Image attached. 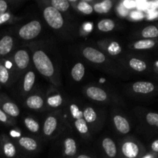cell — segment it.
<instances>
[{"label": "cell", "instance_id": "1", "mask_svg": "<svg viewBox=\"0 0 158 158\" xmlns=\"http://www.w3.org/2000/svg\"><path fill=\"white\" fill-rule=\"evenodd\" d=\"M32 62L38 72L45 77L50 78L55 73L52 60L44 51H35L32 55Z\"/></svg>", "mask_w": 158, "mask_h": 158}, {"label": "cell", "instance_id": "2", "mask_svg": "<svg viewBox=\"0 0 158 158\" xmlns=\"http://www.w3.org/2000/svg\"><path fill=\"white\" fill-rule=\"evenodd\" d=\"M120 151L123 158H140L145 154L143 146L138 142L131 140L122 143Z\"/></svg>", "mask_w": 158, "mask_h": 158}, {"label": "cell", "instance_id": "3", "mask_svg": "<svg viewBox=\"0 0 158 158\" xmlns=\"http://www.w3.org/2000/svg\"><path fill=\"white\" fill-rule=\"evenodd\" d=\"M43 17L45 21L53 29H61L64 24V19L61 12L54 9L52 6H47L43 10Z\"/></svg>", "mask_w": 158, "mask_h": 158}, {"label": "cell", "instance_id": "4", "mask_svg": "<svg viewBox=\"0 0 158 158\" xmlns=\"http://www.w3.org/2000/svg\"><path fill=\"white\" fill-rule=\"evenodd\" d=\"M42 31V25L38 20H32L22 26L19 35L24 40H30L38 36Z\"/></svg>", "mask_w": 158, "mask_h": 158}, {"label": "cell", "instance_id": "5", "mask_svg": "<svg viewBox=\"0 0 158 158\" xmlns=\"http://www.w3.org/2000/svg\"><path fill=\"white\" fill-rule=\"evenodd\" d=\"M157 89V85L148 81H138L132 85V90L140 95H149L154 94Z\"/></svg>", "mask_w": 158, "mask_h": 158}, {"label": "cell", "instance_id": "6", "mask_svg": "<svg viewBox=\"0 0 158 158\" xmlns=\"http://www.w3.org/2000/svg\"><path fill=\"white\" fill-rule=\"evenodd\" d=\"M83 55L89 61L94 63H103L106 61V56L95 48L85 47L82 51Z\"/></svg>", "mask_w": 158, "mask_h": 158}, {"label": "cell", "instance_id": "7", "mask_svg": "<svg viewBox=\"0 0 158 158\" xmlns=\"http://www.w3.org/2000/svg\"><path fill=\"white\" fill-rule=\"evenodd\" d=\"M86 95L90 100L97 102H104L108 99V95L106 91L95 86H91L86 88Z\"/></svg>", "mask_w": 158, "mask_h": 158}, {"label": "cell", "instance_id": "8", "mask_svg": "<svg viewBox=\"0 0 158 158\" xmlns=\"http://www.w3.org/2000/svg\"><path fill=\"white\" fill-rule=\"evenodd\" d=\"M14 63L18 69L23 70L28 67L30 62L29 52L24 49H19L14 54Z\"/></svg>", "mask_w": 158, "mask_h": 158}, {"label": "cell", "instance_id": "9", "mask_svg": "<svg viewBox=\"0 0 158 158\" xmlns=\"http://www.w3.org/2000/svg\"><path fill=\"white\" fill-rule=\"evenodd\" d=\"M113 120H114V123L116 129L120 134H127L131 131V125H130L129 121L124 117L119 115V114H116L114 115Z\"/></svg>", "mask_w": 158, "mask_h": 158}, {"label": "cell", "instance_id": "10", "mask_svg": "<svg viewBox=\"0 0 158 158\" xmlns=\"http://www.w3.org/2000/svg\"><path fill=\"white\" fill-rule=\"evenodd\" d=\"M77 153V142L72 137H66L63 142V155L66 158H73Z\"/></svg>", "mask_w": 158, "mask_h": 158}, {"label": "cell", "instance_id": "11", "mask_svg": "<svg viewBox=\"0 0 158 158\" xmlns=\"http://www.w3.org/2000/svg\"><path fill=\"white\" fill-rule=\"evenodd\" d=\"M57 126H58V120L55 116H49L46 117L44 123H43V134L46 137H50L56 130Z\"/></svg>", "mask_w": 158, "mask_h": 158}, {"label": "cell", "instance_id": "12", "mask_svg": "<svg viewBox=\"0 0 158 158\" xmlns=\"http://www.w3.org/2000/svg\"><path fill=\"white\" fill-rule=\"evenodd\" d=\"M102 148L105 154L109 158H115L117 155V148L114 140L110 137H106L102 140Z\"/></svg>", "mask_w": 158, "mask_h": 158}, {"label": "cell", "instance_id": "13", "mask_svg": "<svg viewBox=\"0 0 158 158\" xmlns=\"http://www.w3.org/2000/svg\"><path fill=\"white\" fill-rule=\"evenodd\" d=\"M158 44V40H137L133 43V49L136 50H147L155 47Z\"/></svg>", "mask_w": 158, "mask_h": 158}, {"label": "cell", "instance_id": "14", "mask_svg": "<svg viewBox=\"0 0 158 158\" xmlns=\"http://www.w3.org/2000/svg\"><path fill=\"white\" fill-rule=\"evenodd\" d=\"M13 39L10 35H4L0 40V56H4L12 51L13 47Z\"/></svg>", "mask_w": 158, "mask_h": 158}, {"label": "cell", "instance_id": "15", "mask_svg": "<svg viewBox=\"0 0 158 158\" xmlns=\"http://www.w3.org/2000/svg\"><path fill=\"white\" fill-rule=\"evenodd\" d=\"M1 108L3 112L7 116L12 117H19L20 114L19 108L18 107L15 103H12L11 101H5L1 104Z\"/></svg>", "mask_w": 158, "mask_h": 158}, {"label": "cell", "instance_id": "16", "mask_svg": "<svg viewBox=\"0 0 158 158\" xmlns=\"http://www.w3.org/2000/svg\"><path fill=\"white\" fill-rule=\"evenodd\" d=\"M18 142L22 148H23L26 151H29V152L36 151L37 148H38V143H37L36 140L31 138V137H21L19 139Z\"/></svg>", "mask_w": 158, "mask_h": 158}, {"label": "cell", "instance_id": "17", "mask_svg": "<svg viewBox=\"0 0 158 158\" xmlns=\"http://www.w3.org/2000/svg\"><path fill=\"white\" fill-rule=\"evenodd\" d=\"M140 35L144 40H158V27L155 25H149L143 28Z\"/></svg>", "mask_w": 158, "mask_h": 158}, {"label": "cell", "instance_id": "18", "mask_svg": "<svg viewBox=\"0 0 158 158\" xmlns=\"http://www.w3.org/2000/svg\"><path fill=\"white\" fill-rule=\"evenodd\" d=\"M26 106L32 110H40L44 105L43 97L39 95H32L28 97L26 100Z\"/></svg>", "mask_w": 158, "mask_h": 158}, {"label": "cell", "instance_id": "19", "mask_svg": "<svg viewBox=\"0 0 158 158\" xmlns=\"http://www.w3.org/2000/svg\"><path fill=\"white\" fill-rule=\"evenodd\" d=\"M46 103L49 106L52 108H57L63 103V97L56 91L49 93L46 98Z\"/></svg>", "mask_w": 158, "mask_h": 158}, {"label": "cell", "instance_id": "20", "mask_svg": "<svg viewBox=\"0 0 158 158\" xmlns=\"http://www.w3.org/2000/svg\"><path fill=\"white\" fill-rule=\"evenodd\" d=\"M35 82V74L33 71H28L25 75L23 83V89L25 93L30 92Z\"/></svg>", "mask_w": 158, "mask_h": 158}, {"label": "cell", "instance_id": "21", "mask_svg": "<svg viewBox=\"0 0 158 158\" xmlns=\"http://www.w3.org/2000/svg\"><path fill=\"white\" fill-rule=\"evenodd\" d=\"M129 66L133 70L137 73L145 72L148 69V65L144 60L138 58H131L129 60Z\"/></svg>", "mask_w": 158, "mask_h": 158}, {"label": "cell", "instance_id": "22", "mask_svg": "<svg viewBox=\"0 0 158 158\" xmlns=\"http://www.w3.org/2000/svg\"><path fill=\"white\" fill-rule=\"evenodd\" d=\"M2 152L7 158H14L16 156V148L12 141L6 138H3Z\"/></svg>", "mask_w": 158, "mask_h": 158}, {"label": "cell", "instance_id": "23", "mask_svg": "<svg viewBox=\"0 0 158 158\" xmlns=\"http://www.w3.org/2000/svg\"><path fill=\"white\" fill-rule=\"evenodd\" d=\"M85 75V66L82 63H77L71 70V76L76 82H80L83 80Z\"/></svg>", "mask_w": 158, "mask_h": 158}, {"label": "cell", "instance_id": "24", "mask_svg": "<svg viewBox=\"0 0 158 158\" xmlns=\"http://www.w3.org/2000/svg\"><path fill=\"white\" fill-rule=\"evenodd\" d=\"M113 6V2L110 0H104L100 2H97L94 6L93 9L97 13L99 14H106L108 13L111 10Z\"/></svg>", "mask_w": 158, "mask_h": 158}, {"label": "cell", "instance_id": "25", "mask_svg": "<svg viewBox=\"0 0 158 158\" xmlns=\"http://www.w3.org/2000/svg\"><path fill=\"white\" fill-rule=\"evenodd\" d=\"M115 22L110 19H103L100 20L97 24V28L103 32H111L115 29Z\"/></svg>", "mask_w": 158, "mask_h": 158}, {"label": "cell", "instance_id": "26", "mask_svg": "<svg viewBox=\"0 0 158 158\" xmlns=\"http://www.w3.org/2000/svg\"><path fill=\"white\" fill-rule=\"evenodd\" d=\"M83 119H84L87 124L88 123L91 124V123H95L97 120V117H98L95 110L91 107V106H86L84 108L83 111Z\"/></svg>", "mask_w": 158, "mask_h": 158}, {"label": "cell", "instance_id": "27", "mask_svg": "<svg viewBox=\"0 0 158 158\" xmlns=\"http://www.w3.org/2000/svg\"><path fill=\"white\" fill-rule=\"evenodd\" d=\"M74 126H75L77 131L81 135L86 136L89 134V127L83 118L77 119V120H74Z\"/></svg>", "mask_w": 158, "mask_h": 158}, {"label": "cell", "instance_id": "28", "mask_svg": "<svg viewBox=\"0 0 158 158\" xmlns=\"http://www.w3.org/2000/svg\"><path fill=\"white\" fill-rule=\"evenodd\" d=\"M24 124L28 131L32 133H38L40 131V123L37 120L31 117H27L24 119Z\"/></svg>", "mask_w": 158, "mask_h": 158}, {"label": "cell", "instance_id": "29", "mask_svg": "<svg viewBox=\"0 0 158 158\" xmlns=\"http://www.w3.org/2000/svg\"><path fill=\"white\" fill-rule=\"evenodd\" d=\"M51 5H52L51 6H52L60 12H66L70 6L69 2L67 0H52Z\"/></svg>", "mask_w": 158, "mask_h": 158}, {"label": "cell", "instance_id": "30", "mask_svg": "<svg viewBox=\"0 0 158 158\" xmlns=\"http://www.w3.org/2000/svg\"><path fill=\"white\" fill-rule=\"evenodd\" d=\"M144 120L147 124L158 130V113L148 112L145 114Z\"/></svg>", "mask_w": 158, "mask_h": 158}, {"label": "cell", "instance_id": "31", "mask_svg": "<svg viewBox=\"0 0 158 158\" xmlns=\"http://www.w3.org/2000/svg\"><path fill=\"white\" fill-rule=\"evenodd\" d=\"M77 9L85 15H90L94 12L93 6L86 1H81L77 4Z\"/></svg>", "mask_w": 158, "mask_h": 158}, {"label": "cell", "instance_id": "32", "mask_svg": "<svg viewBox=\"0 0 158 158\" xmlns=\"http://www.w3.org/2000/svg\"><path fill=\"white\" fill-rule=\"evenodd\" d=\"M10 78V74L8 68L5 65L0 63V83L6 84Z\"/></svg>", "mask_w": 158, "mask_h": 158}, {"label": "cell", "instance_id": "33", "mask_svg": "<svg viewBox=\"0 0 158 158\" xmlns=\"http://www.w3.org/2000/svg\"><path fill=\"white\" fill-rule=\"evenodd\" d=\"M69 113H70V115L72 117V118L74 120H77V119L83 118V111L80 109L78 106L75 103H71L69 105Z\"/></svg>", "mask_w": 158, "mask_h": 158}, {"label": "cell", "instance_id": "34", "mask_svg": "<svg viewBox=\"0 0 158 158\" xmlns=\"http://www.w3.org/2000/svg\"><path fill=\"white\" fill-rule=\"evenodd\" d=\"M121 49H120V46H119V44H117V43H112L108 47V51L110 54L112 55H116V54H118L120 52Z\"/></svg>", "mask_w": 158, "mask_h": 158}, {"label": "cell", "instance_id": "35", "mask_svg": "<svg viewBox=\"0 0 158 158\" xmlns=\"http://www.w3.org/2000/svg\"><path fill=\"white\" fill-rule=\"evenodd\" d=\"M11 17H12L11 14L7 12H6V13L2 14V15H0V26L4 24V23H6L7 22H9V20L11 19Z\"/></svg>", "mask_w": 158, "mask_h": 158}, {"label": "cell", "instance_id": "36", "mask_svg": "<svg viewBox=\"0 0 158 158\" xmlns=\"http://www.w3.org/2000/svg\"><path fill=\"white\" fill-rule=\"evenodd\" d=\"M150 149H151V152L158 155V139L154 140L151 143V145H150Z\"/></svg>", "mask_w": 158, "mask_h": 158}, {"label": "cell", "instance_id": "37", "mask_svg": "<svg viewBox=\"0 0 158 158\" xmlns=\"http://www.w3.org/2000/svg\"><path fill=\"white\" fill-rule=\"evenodd\" d=\"M8 9V3L4 0H0V15L6 13Z\"/></svg>", "mask_w": 158, "mask_h": 158}, {"label": "cell", "instance_id": "38", "mask_svg": "<svg viewBox=\"0 0 158 158\" xmlns=\"http://www.w3.org/2000/svg\"><path fill=\"white\" fill-rule=\"evenodd\" d=\"M0 122L4 123H7L9 122V116L6 115L1 108H0Z\"/></svg>", "mask_w": 158, "mask_h": 158}, {"label": "cell", "instance_id": "39", "mask_svg": "<svg viewBox=\"0 0 158 158\" xmlns=\"http://www.w3.org/2000/svg\"><path fill=\"white\" fill-rule=\"evenodd\" d=\"M140 158H158V155L154 154V153H152V152H149V153H147V154H145L144 155L142 156Z\"/></svg>", "mask_w": 158, "mask_h": 158}, {"label": "cell", "instance_id": "40", "mask_svg": "<svg viewBox=\"0 0 158 158\" xmlns=\"http://www.w3.org/2000/svg\"><path fill=\"white\" fill-rule=\"evenodd\" d=\"M154 73L158 76V60H156L154 63Z\"/></svg>", "mask_w": 158, "mask_h": 158}, {"label": "cell", "instance_id": "41", "mask_svg": "<svg viewBox=\"0 0 158 158\" xmlns=\"http://www.w3.org/2000/svg\"><path fill=\"white\" fill-rule=\"evenodd\" d=\"M76 158H93V157H90V156L87 155V154H80V155L77 156Z\"/></svg>", "mask_w": 158, "mask_h": 158}, {"label": "cell", "instance_id": "42", "mask_svg": "<svg viewBox=\"0 0 158 158\" xmlns=\"http://www.w3.org/2000/svg\"><path fill=\"white\" fill-rule=\"evenodd\" d=\"M157 27H158V26H157Z\"/></svg>", "mask_w": 158, "mask_h": 158}]
</instances>
